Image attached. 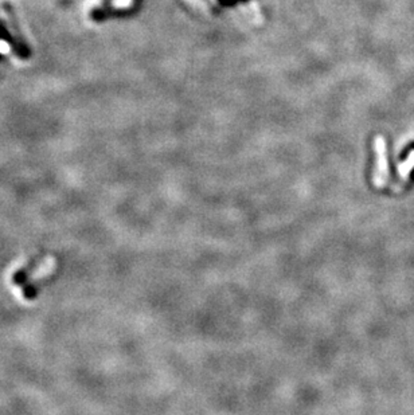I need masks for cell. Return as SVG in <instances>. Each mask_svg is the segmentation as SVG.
I'll return each mask as SVG.
<instances>
[{
	"label": "cell",
	"instance_id": "6da1fadb",
	"mask_svg": "<svg viewBox=\"0 0 414 415\" xmlns=\"http://www.w3.org/2000/svg\"><path fill=\"white\" fill-rule=\"evenodd\" d=\"M374 148H376V163L373 180H374L376 187H383L386 185V180L389 176V166H388L386 141L382 136H376Z\"/></svg>",
	"mask_w": 414,
	"mask_h": 415
},
{
	"label": "cell",
	"instance_id": "7a4b0ae2",
	"mask_svg": "<svg viewBox=\"0 0 414 415\" xmlns=\"http://www.w3.org/2000/svg\"><path fill=\"white\" fill-rule=\"evenodd\" d=\"M414 169V151L411 152V155H409V157L399 166V178L405 182L408 178H409V175H411V172ZM401 180V182H402Z\"/></svg>",
	"mask_w": 414,
	"mask_h": 415
}]
</instances>
